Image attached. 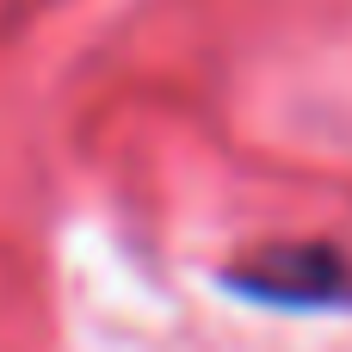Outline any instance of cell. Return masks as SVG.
Here are the masks:
<instances>
[{
	"label": "cell",
	"instance_id": "obj_1",
	"mask_svg": "<svg viewBox=\"0 0 352 352\" xmlns=\"http://www.w3.org/2000/svg\"><path fill=\"white\" fill-rule=\"evenodd\" d=\"M223 291H235L260 309H352V254L328 248V241L266 248L260 260L229 266Z\"/></svg>",
	"mask_w": 352,
	"mask_h": 352
}]
</instances>
